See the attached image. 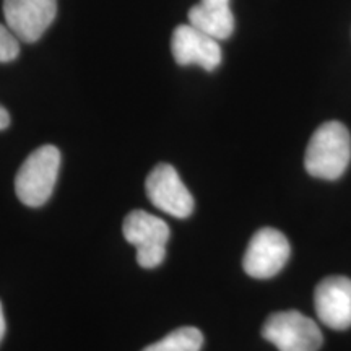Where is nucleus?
Returning <instances> with one entry per match:
<instances>
[{"label": "nucleus", "instance_id": "20e7f679", "mask_svg": "<svg viewBox=\"0 0 351 351\" xmlns=\"http://www.w3.org/2000/svg\"><path fill=\"white\" fill-rule=\"evenodd\" d=\"M262 337L278 351H317L324 341L317 324L298 311L270 314L262 327Z\"/></svg>", "mask_w": 351, "mask_h": 351}, {"label": "nucleus", "instance_id": "9d476101", "mask_svg": "<svg viewBox=\"0 0 351 351\" xmlns=\"http://www.w3.org/2000/svg\"><path fill=\"white\" fill-rule=\"evenodd\" d=\"M189 23L215 39H228L234 32L230 0H200L187 13Z\"/></svg>", "mask_w": 351, "mask_h": 351}, {"label": "nucleus", "instance_id": "4468645a", "mask_svg": "<svg viewBox=\"0 0 351 351\" xmlns=\"http://www.w3.org/2000/svg\"><path fill=\"white\" fill-rule=\"evenodd\" d=\"M5 328H7L5 315H3V307H2V302H0V343H2L3 335H5Z\"/></svg>", "mask_w": 351, "mask_h": 351}, {"label": "nucleus", "instance_id": "f8f14e48", "mask_svg": "<svg viewBox=\"0 0 351 351\" xmlns=\"http://www.w3.org/2000/svg\"><path fill=\"white\" fill-rule=\"evenodd\" d=\"M20 56V39L5 25H0V62H12Z\"/></svg>", "mask_w": 351, "mask_h": 351}, {"label": "nucleus", "instance_id": "ddd939ff", "mask_svg": "<svg viewBox=\"0 0 351 351\" xmlns=\"http://www.w3.org/2000/svg\"><path fill=\"white\" fill-rule=\"evenodd\" d=\"M8 125H10V114H8L7 109L0 104V130L7 129Z\"/></svg>", "mask_w": 351, "mask_h": 351}, {"label": "nucleus", "instance_id": "39448f33", "mask_svg": "<svg viewBox=\"0 0 351 351\" xmlns=\"http://www.w3.org/2000/svg\"><path fill=\"white\" fill-rule=\"evenodd\" d=\"M291 247L287 236L275 228H262L245 249L243 267L252 278H271L287 265Z\"/></svg>", "mask_w": 351, "mask_h": 351}, {"label": "nucleus", "instance_id": "9b49d317", "mask_svg": "<svg viewBox=\"0 0 351 351\" xmlns=\"http://www.w3.org/2000/svg\"><path fill=\"white\" fill-rule=\"evenodd\" d=\"M204 346V335L195 327L176 328L165 339L148 345L142 351H200Z\"/></svg>", "mask_w": 351, "mask_h": 351}, {"label": "nucleus", "instance_id": "6e6552de", "mask_svg": "<svg viewBox=\"0 0 351 351\" xmlns=\"http://www.w3.org/2000/svg\"><path fill=\"white\" fill-rule=\"evenodd\" d=\"M171 52L176 62L182 67L199 65L207 72H213L221 64L218 39L208 36L191 23L176 26L171 36Z\"/></svg>", "mask_w": 351, "mask_h": 351}, {"label": "nucleus", "instance_id": "0eeeda50", "mask_svg": "<svg viewBox=\"0 0 351 351\" xmlns=\"http://www.w3.org/2000/svg\"><path fill=\"white\" fill-rule=\"evenodd\" d=\"M57 13V0H3L7 26L20 41L36 43Z\"/></svg>", "mask_w": 351, "mask_h": 351}, {"label": "nucleus", "instance_id": "423d86ee", "mask_svg": "<svg viewBox=\"0 0 351 351\" xmlns=\"http://www.w3.org/2000/svg\"><path fill=\"white\" fill-rule=\"evenodd\" d=\"M145 191L153 207L171 217L187 218L194 212V197L178 171L168 163H160L152 169L145 182Z\"/></svg>", "mask_w": 351, "mask_h": 351}, {"label": "nucleus", "instance_id": "7ed1b4c3", "mask_svg": "<svg viewBox=\"0 0 351 351\" xmlns=\"http://www.w3.org/2000/svg\"><path fill=\"white\" fill-rule=\"evenodd\" d=\"M122 232L129 244L137 249V262L143 269H155L166 258V243L169 226L165 219L145 210H134L127 215Z\"/></svg>", "mask_w": 351, "mask_h": 351}, {"label": "nucleus", "instance_id": "1a4fd4ad", "mask_svg": "<svg viewBox=\"0 0 351 351\" xmlns=\"http://www.w3.org/2000/svg\"><path fill=\"white\" fill-rule=\"evenodd\" d=\"M314 307L324 326L333 330L351 327V280L341 275L324 278L314 291Z\"/></svg>", "mask_w": 351, "mask_h": 351}, {"label": "nucleus", "instance_id": "f257e3e1", "mask_svg": "<svg viewBox=\"0 0 351 351\" xmlns=\"http://www.w3.org/2000/svg\"><path fill=\"white\" fill-rule=\"evenodd\" d=\"M351 160L350 132L341 122H326L314 132L306 148L304 166L311 176L335 181L348 168Z\"/></svg>", "mask_w": 351, "mask_h": 351}, {"label": "nucleus", "instance_id": "f03ea898", "mask_svg": "<svg viewBox=\"0 0 351 351\" xmlns=\"http://www.w3.org/2000/svg\"><path fill=\"white\" fill-rule=\"evenodd\" d=\"M60 169V152L43 145L25 160L15 178V192L26 207H41L51 199Z\"/></svg>", "mask_w": 351, "mask_h": 351}]
</instances>
